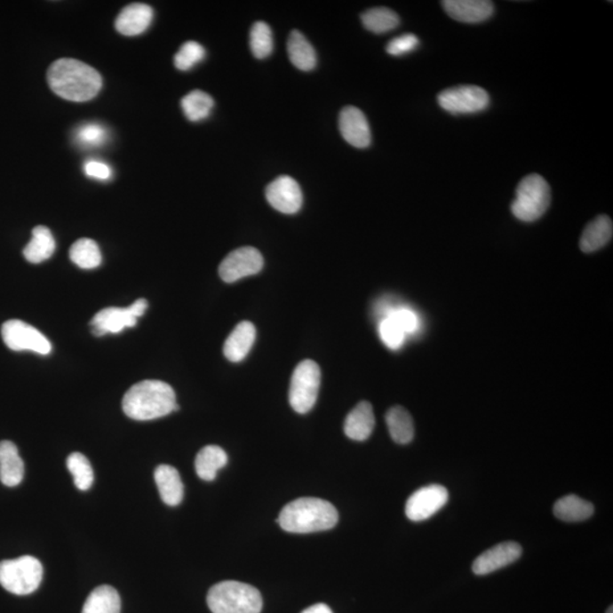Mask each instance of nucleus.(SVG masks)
Wrapping results in <instances>:
<instances>
[{
    "mask_svg": "<svg viewBox=\"0 0 613 613\" xmlns=\"http://www.w3.org/2000/svg\"><path fill=\"white\" fill-rule=\"evenodd\" d=\"M206 56V51L195 41H187L174 57V64L179 71H189Z\"/></svg>",
    "mask_w": 613,
    "mask_h": 613,
    "instance_id": "f704fd0d",
    "label": "nucleus"
},
{
    "mask_svg": "<svg viewBox=\"0 0 613 613\" xmlns=\"http://www.w3.org/2000/svg\"><path fill=\"white\" fill-rule=\"evenodd\" d=\"M612 235V219L607 215H600L584 230L579 241L580 251L585 253L598 251L610 243Z\"/></svg>",
    "mask_w": 613,
    "mask_h": 613,
    "instance_id": "4be33fe9",
    "label": "nucleus"
},
{
    "mask_svg": "<svg viewBox=\"0 0 613 613\" xmlns=\"http://www.w3.org/2000/svg\"><path fill=\"white\" fill-rule=\"evenodd\" d=\"M554 516L560 521L578 522L587 521L594 513V506L584 498L570 494L559 498L553 506Z\"/></svg>",
    "mask_w": 613,
    "mask_h": 613,
    "instance_id": "b1692460",
    "label": "nucleus"
},
{
    "mask_svg": "<svg viewBox=\"0 0 613 613\" xmlns=\"http://www.w3.org/2000/svg\"><path fill=\"white\" fill-rule=\"evenodd\" d=\"M437 102L441 108L453 115L475 114L489 107L490 96L486 90L477 85H458L441 92Z\"/></svg>",
    "mask_w": 613,
    "mask_h": 613,
    "instance_id": "6e6552de",
    "label": "nucleus"
},
{
    "mask_svg": "<svg viewBox=\"0 0 613 613\" xmlns=\"http://www.w3.org/2000/svg\"><path fill=\"white\" fill-rule=\"evenodd\" d=\"M107 139L108 131L100 123H85L76 132V141L84 148H97L105 145Z\"/></svg>",
    "mask_w": 613,
    "mask_h": 613,
    "instance_id": "72a5a7b5",
    "label": "nucleus"
},
{
    "mask_svg": "<svg viewBox=\"0 0 613 613\" xmlns=\"http://www.w3.org/2000/svg\"><path fill=\"white\" fill-rule=\"evenodd\" d=\"M2 337L5 345L14 351H31L43 355L52 353V343L36 327L22 321L4 322Z\"/></svg>",
    "mask_w": 613,
    "mask_h": 613,
    "instance_id": "1a4fd4ad",
    "label": "nucleus"
},
{
    "mask_svg": "<svg viewBox=\"0 0 613 613\" xmlns=\"http://www.w3.org/2000/svg\"><path fill=\"white\" fill-rule=\"evenodd\" d=\"M375 427L373 407L367 402H362L346 416L345 433L349 439L362 442L371 435Z\"/></svg>",
    "mask_w": 613,
    "mask_h": 613,
    "instance_id": "6ab92c4d",
    "label": "nucleus"
},
{
    "mask_svg": "<svg viewBox=\"0 0 613 613\" xmlns=\"http://www.w3.org/2000/svg\"><path fill=\"white\" fill-rule=\"evenodd\" d=\"M24 477V463L18 447L11 441L0 442V481L8 488L20 484Z\"/></svg>",
    "mask_w": 613,
    "mask_h": 613,
    "instance_id": "aec40b11",
    "label": "nucleus"
},
{
    "mask_svg": "<svg viewBox=\"0 0 613 613\" xmlns=\"http://www.w3.org/2000/svg\"><path fill=\"white\" fill-rule=\"evenodd\" d=\"M388 432L398 444H409L414 440L415 425L412 417L402 406L392 407L386 416Z\"/></svg>",
    "mask_w": 613,
    "mask_h": 613,
    "instance_id": "a878e982",
    "label": "nucleus"
},
{
    "mask_svg": "<svg viewBox=\"0 0 613 613\" xmlns=\"http://www.w3.org/2000/svg\"><path fill=\"white\" fill-rule=\"evenodd\" d=\"M84 173L89 178L106 181L112 178L113 171L106 163L100 161H89L84 163Z\"/></svg>",
    "mask_w": 613,
    "mask_h": 613,
    "instance_id": "58836bf2",
    "label": "nucleus"
},
{
    "mask_svg": "<svg viewBox=\"0 0 613 613\" xmlns=\"http://www.w3.org/2000/svg\"><path fill=\"white\" fill-rule=\"evenodd\" d=\"M56 243L48 227H36L32 231V239L24 248L23 255L32 264H40L51 259L55 252Z\"/></svg>",
    "mask_w": 613,
    "mask_h": 613,
    "instance_id": "393cba45",
    "label": "nucleus"
},
{
    "mask_svg": "<svg viewBox=\"0 0 613 613\" xmlns=\"http://www.w3.org/2000/svg\"><path fill=\"white\" fill-rule=\"evenodd\" d=\"M301 613H333L329 606L324 603L314 604V606L305 609Z\"/></svg>",
    "mask_w": 613,
    "mask_h": 613,
    "instance_id": "a19ab883",
    "label": "nucleus"
},
{
    "mask_svg": "<svg viewBox=\"0 0 613 613\" xmlns=\"http://www.w3.org/2000/svg\"><path fill=\"white\" fill-rule=\"evenodd\" d=\"M43 576V565L31 555L0 561V585L15 595H28L38 590Z\"/></svg>",
    "mask_w": 613,
    "mask_h": 613,
    "instance_id": "423d86ee",
    "label": "nucleus"
},
{
    "mask_svg": "<svg viewBox=\"0 0 613 613\" xmlns=\"http://www.w3.org/2000/svg\"><path fill=\"white\" fill-rule=\"evenodd\" d=\"M181 106L187 120L199 122L210 116L211 109L214 107V100L202 90H195V92L183 97Z\"/></svg>",
    "mask_w": 613,
    "mask_h": 613,
    "instance_id": "7c9ffc66",
    "label": "nucleus"
},
{
    "mask_svg": "<svg viewBox=\"0 0 613 613\" xmlns=\"http://www.w3.org/2000/svg\"><path fill=\"white\" fill-rule=\"evenodd\" d=\"M123 411L131 419L153 420L179 410L177 395L169 384L147 379L130 387L122 402Z\"/></svg>",
    "mask_w": 613,
    "mask_h": 613,
    "instance_id": "f03ea898",
    "label": "nucleus"
},
{
    "mask_svg": "<svg viewBox=\"0 0 613 613\" xmlns=\"http://www.w3.org/2000/svg\"><path fill=\"white\" fill-rule=\"evenodd\" d=\"M256 340V327L251 322H241L224 343V355L232 362H243L251 353Z\"/></svg>",
    "mask_w": 613,
    "mask_h": 613,
    "instance_id": "a211bd4d",
    "label": "nucleus"
},
{
    "mask_svg": "<svg viewBox=\"0 0 613 613\" xmlns=\"http://www.w3.org/2000/svg\"><path fill=\"white\" fill-rule=\"evenodd\" d=\"M49 87L57 96L76 102L92 100L102 87V79L95 68L84 61L60 59L48 69Z\"/></svg>",
    "mask_w": 613,
    "mask_h": 613,
    "instance_id": "f257e3e1",
    "label": "nucleus"
},
{
    "mask_svg": "<svg viewBox=\"0 0 613 613\" xmlns=\"http://www.w3.org/2000/svg\"><path fill=\"white\" fill-rule=\"evenodd\" d=\"M378 332L384 345L391 350H399L406 338V334L390 317L383 318L379 322Z\"/></svg>",
    "mask_w": 613,
    "mask_h": 613,
    "instance_id": "c9c22d12",
    "label": "nucleus"
},
{
    "mask_svg": "<svg viewBox=\"0 0 613 613\" xmlns=\"http://www.w3.org/2000/svg\"><path fill=\"white\" fill-rule=\"evenodd\" d=\"M251 48L253 56L259 60H264L272 54L273 34L267 23L256 22L251 31Z\"/></svg>",
    "mask_w": 613,
    "mask_h": 613,
    "instance_id": "473e14b6",
    "label": "nucleus"
},
{
    "mask_svg": "<svg viewBox=\"0 0 613 613\" xmlns=\"http://www.w3.org/2000/svg\"><path fill=\"white\" fill-rule=\"evenodd\" d=\"M155 482H156L163 504L170 506L181 504L184 486L177 469L169 465L158 466L155 470Z\"/></svg>",
    "mask_w": 613,
    "mask_h": 613,
    "instance_id": "412c9836",
    "label": "nucleus"
},
{
    "mask_svg": "<svg viewBox=\"0 0 613 613\" xmlns=\"http://www.w3.org/2000/svg\"><path fill=\"white\" fill-rule=\"evenodd\" d=\"M69 259L82 269L100 267L102 260L100 249L92 239L76 241L69 251Z\"/></svg>",
    "mask_w": 613,
    "mask_h": 613,
    "instance_id": "c756f323",
    "label": "nucleus"
},
{
    "mask_svg": "<svg viewBox=\"0 0 613 613\" xmlns=\"http://www.w3.org/2000/svg\"><path fill=\"white\" fill-rule=\"evenodd\" d=\"M363 27L374 34H386L399 27L400 19L395 12L386 7H376L362 15Z\"/></svg>",
    "mask_w": 613,
    "mask_h": 613,
    "instance_id": "c85d7f7f",
    "label": "nucleus"
},
{
    "mask_svg": "<svg viewBox=\"0 0 613 613\" xmlns=\"http://www.w3.org/2000/svg\"><path fill=\"white\" fill-rule=\"evenodd\" d=\"M264 267V259L256 248L243 247L233 251L219 265V276L227 283L256 275Z\"/></svg>",
    "mask_w": 613,
    "mask_h": 613,
    "instance_id": "9d476101",
    "label": "nucleus"
},
{
    "mask_svg": "<svg viewBox=\"0 0 613 613\" xmlns=\"http://www.w3.org/2000/svg\"><path fill=\"white\" fill-rule=\"evenodd\" d=\"M419 46V39L415 35L407 34L398 36L388 43L387 54L392 56H402L414 52Z\"/></svg>",
    "mask_w": 613,
    "mask_h": 613,
    "instance_id": "4c0bfd02",
    "label": "nucleus"
},
{
    "mask_svg": "<svg viewBox=\"0 0 613 613\" xmlns=\"http://www.w3.org/2000/svg\"><path fill=\"white\" fill-rule=\"evenodd\" d=\"M227 455L218 445H207L200 450L195 458V472L203 481L211 482L218 476L219 470L227 465Z\"/></svg>",
    "mask_w": 613,
    "mask_h": 613,
    "instance_id": "5701e85b",
    "label": "nucleus"
},
{
    "mask_svg": "<svg viewBox=\"0 0 613 613\" xmlns=\"http://www.w3.org/2000/svg\"><path fill=\"white\" fill-rule=\"evenodd\" d=\"M606 613H613V607H609L608 610Z\"/></svg>",
    "mask_w": 613,
    "mask_h": 613,
    "instance_id": "79ce46f5",
    "label": "nucleus"
},
{
    "mask_svg": "<svg viewBox=\"0 0 613 613\" xmlns=\"http://www.w3.org/2000/svg\"><path fill=\"white\" fill-rule=\"evenodd\" d=\"M121 606L120 594L115 588L102 585L90 593L82 613H121Z\"/></svg>",
    "mask_w": 613,
    "mask_h": 613,
    "instance_id": "cd10ccee",
    "label": "nucleus"
},
{
    "mask_svg": "<svg viewBox=\"0 0 613 613\" xmlns=\"http://www.w3.org/2000/svg\"><path fill=\"white\" fill-rule=\"evenodd\" d=\"M321 368L314 361L306 359L293 371L290 384L289 402L298 414H306L317 402L321 386Z\"/></svg>",
    "mask_w": 613,
    "mask_h": 613,
    "instance_id": "0eeeda50",
    "label": "nucleus"
},
{
    "mask_svg": "<svg viewBox=\"0 0 613 613\" xmlns=\"http://www.w3.org/2000/svg\"><path fill=\"white\" fill-rule=\"evenodd\" d=\"M522 547L516 542H505L490 547L477 557L473 563V571L478 576L492 574L521 557Z\"/></svg>",
    "mask_w": 613,
    "mask_h": 613,
    "instance_id": "ddd939ff",
    "label": "nucleus"
},
{
    "mask_svg": "<svg viewBox=\"0 0 613 613\" xmlns=\"http://www.w3.org/2000/svg\"><path fill=\"white\" fill-rule=\"evenodd\" d=\"M551 203L549 183L538 174H530L518 184L516 199L511 203L514 218L530 223L541 219Z\"/></svg>",
    "mask_w": 613,
    "mask_h": 613,
    "instance_id": "39448f33",
    "label": "nucleus"
},
{
    "mask_svg": "<svg viewBox=\"0 0 613 613\" xmlns=\"http://www.w3.org/2000/svg\"><path fill=\"white\" fill-rule=\"evenodd\" d=\"M207 604L212 613H260L263 598L249 584L225 580L208 592Z\"/></svg>",
    "mask_w": 613,
    "mask_h": 613,
    "instance_id": "20e7f679",
    "label": "nucleus"
},
{
    "mask_svg": "<svg viewBox=\"0 0 613 613\" xmlns=\"http://www.w3.org/2000/svg\"><path fill=\"white\" fill-rule=\"evenodd\" d=\"M276 521L289 533H317L337 526L338 513L332 504L322 498H300L286 505Z\"/></svg>",
    "mask_w": 613,
    "mask_h": 613,
    "instance_id": "7ed1b4c3",
    "label": "nucleus"
},
{
    "mask_svg": "<svg viewBox=\"0 0 613 613\" xmlns=\"http://www.w3.org/2000/svg\"><path fill=\"white\" fill-rule=\"evenodd\" d=\"M68 468L75 478V484L80 490H87L92 488L95 475L88 458L80 452H73L68 458Z\"/></svg>",
    "mask_w": 613,
    "mask_h": 613,
    "instance_id": "2f4dec72",
    "label": "nucleus"
},
{
    "mask_svg": "<svg viewBox=\"0 0 613 613\" xmlns=\"http://www.w3.org/2000/svg\"><path fill=\"white\" fill-rule=\"evenodd\" d=\"M449 501L448 490L442 485L432 484L417 490L409 497L406 514L411 521H424L439 513Z\"/></svg>",
    "mask_w": 613,
    "mask_h": 613,
    "instance_id": "9b49d317",
    "label": "nucleus"
},
{
    "mask_svg": "<svg viewBox=\"0 0 613 613\" xmlns=\"http://www.w3.org/2000/svg\"><path fill=\"white\" fill-rule=\"evenodd\" d=\"M386 317L392 318L406 335L415 334L419 329L418 316H417L414 310L407 308V306H398V308L387 309L384 318Z\"/></svg>",
    "mask_w": 613,
    "mask_h": 613,
    "instance_id": "e433bc0d",
    "label": "nucleus"
},
{
    "mask_svg": "<svg viewBox=\"0 0 613 613\" xmlns=\"http://www.w3.org/2000/svg\"><path fill=\"white\" fill-rule=\"evenodd\" d=\"M137 321L138 318L130 306L128 308L110 306V308L102 309L101 312L96 314L92 321L90 322V325H92V333L96 337H102L107 333L116 334L128 329V327H134L137 325Z\"/></svg>",
    "mask_w": 613,
    "mask_h": 613,
    "instance_id": "2eb2a0df",
    "label": "nucleus"
},
{
    "mask_svg": "<svg viewBox=\"0 0 613 613\" xmlns=\"http://www.w3.org/2000/svg\"><path fill=\"white\" fill-rule=\"evenodd\" d=\"M338 126L343 139L355 148H367L371 142L370 124L365 114L354 106H346L341 110Z\"/></svg>",
    "mask_w": 613,
    "mask_h": 613,
    "instance_id": "4468645a",
    "label": "nucleus"
},
{
    "mask_svg": "<svg viewBox=\"0 0 613 613\" xmlns=\"http://www.w3.org/2000/svg\"><path fill=\"white\" fill-rule=\"evenodd\" d=\"M288 54L294 67L301 71H312L316 67V52L300 31L294 30L290 35Z\"/></svg>",
    "mask_w": 613,
    "mask_h": 613,
    "instance_id": "bb28decb",
    "label": "nucleus"
},
{
    "mask_svg": "<svg viewBox=\"0 0 613 613\" xmlns=\"http://www.w3.org/2000/svg\"><path fill=\"white\" fill-rule=\"evenodd\" d=\"M450 18L463 23H481L494 13L492 2L488 0H444L441 3Z\"/></svg>",
    "mask_w": 613,
    "mask_h": 613,
    "instance_id": "dca6fc26",
    "label": "nucleus"
},
{
    "mask_svg": "<svg viewBox=\"0 0 613 613\" xmlns=\"http://www.w3.org/2000/svg\"><path fill=\"white\" fill-rule=\"evenodd\" d=\"M153 16V8L146 4H131L117 16L116 30L123 36L141 35L149 28Z\"/></svg>",
    "mask_w": 613,
    "mask_h": 613,
    "instance_id": "f3484780",
    "label": "nucleus"
},
{
    "mask_svg": "<svg viewBox=\"0 0 613 613\" xmlns=\"http://www.w3.org/2000/svg\"><path fill=\"white\" fill-rule=\"evenodd\" d=\"M266 198L274 210L289 215L299 211L304 202L299 184L286 175L269 184L266 189Z\"/></svg>",
    "mask_w": 613,
    "mask_h": 613,
    "instance_id": "f8f14e48",
    "label": "nucleus"
},
{
    "mask_svg": "<svg viewBox=\"0 0 613 613\" xmlns=\"http://www.w3.org/2000/svg\"><path fill=\"white\" fill-rule=\"evenodd\" d=\"M131 309H132V312L134 314H136V317H141L143 314H145L147 308H148V302H147L146 299H138L136 302H133L132 305L130 306Z\"/></svg>",
    "mask_w": 613,
    "mask_h": 613,
    "instance_id": "ea45409f",
    "label": "nucleus"
}]
</instances>
